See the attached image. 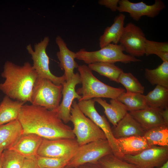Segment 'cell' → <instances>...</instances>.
Returning a JSON list of instances; mask_svg holds the SVG:
<instances>
[{
    "label": "cell",
    "instance_id": "1",
    "mask_svg": "<svg viewBox=\"0 0 168 168\" xmlns=\"http://www.w3.org/2000/svg\"><path fill=\"white\" fill-rule=\"evenodd\" d=\"M23 134L33 133L48 139H75L71 127L59 118L57 110L32 105H24L18 118Z\"/></svg>",
    "mask_w": 168,
    "mask_h": 168
},
{
    "label": "cell",
    "instance_id": "2",
    "mask_svg": "<svg viewBox=\"0 0 168 168\" xmlns=\"http://www.w3.org/2000/svg\"><path fill=\"white\" fill-rule=\"evenodd\" d=\"M1 76L5 80L0 83V91L12 99L25 103L30 102L33 88L38 76L29 62L19 66L7 61Z\"/></svg>",
    "mask_w": 168,
    "mask_h": 168
},
{
    "label": "cell",
    "instance_id": "3",
    "mask_svg": "<svg viewBox=\"0 0 168 168\" xmlns=\"http://www.w3.org/2000/svg\"><path fill=\"white\" fill-rule=\"evenodd\" d=\"M82 86L77 90L81 96L78 101L93 98H106L117 99L125 90L121 87L115 88L100 81L93 75L92 70L86 65H79L77 68Z\"/></svg>",
    "mask_w": 168,
    "mask_h": 168
},
{
    "label": "cell",
    "instance_id": "4",
    "mask_svg": "<svg viewBox=\"0 0 168 168\" xmlns=\"http://www.w3.org/2000/svg\"><path fill=\"white\" fill-rule=\"evenodd\" d=\"M70 121L73 125V132L79 145L100 139H106L101 129L80 110L75 101L72 103Z\"/></svg>",
    "mask_w": 168,
    "mask_h": 168
},
{
    "label": "cell",
    "instance_id": "5",
    "mask_svg": "<svg viewBox=\"0 0 168 168\" xmlns=\"http://www.w3.org/2000/svg\"><path fill=\"white\" fill-rule=\"evenodd\" d=\"M124 47L120 44L111 43L95 51L81 49L76 53V58L88 64L97 62L127 63L141 61L136 57L124 54Z\"/></svg>",
    "mask_w": 168,
    "mask_h": 168
},
{
    "label": "cell",
    "instance_id": "6",
    "mask_svg": "<svg viewBox=\"0 0 168 168\" xmlns=\"http://www.w3.org/2000/svg\"><path fill=\"white\" fill-rule=\"evenodd\" d=\"M63 85H57L50 80L38 77L32 91L31 105L50 110L58 108L62 96Z\"/></svg>",
    "mask_w": 168,
    "mask_h": 168
},
{
    "label": "cell",
    "instance_id": "7",
    "mask_svg": "<svg viewBox=\"0 0 168 168\" xmlns=\"http://www.w3.org/2000/svg\"><path fill=\"white\" fill-rule=\"evenodd\" d=\"M49 40V37L45 36L34 44V50L30 44L27 46L26 49L31 56L32 66L38 77L49 79L55 84L62 85L66 81L65 76H56L51 73L49 69V58L46 51Z\"/></svg>",
    "mask_w": 168,
    "mask_h": 168
},
{
    "label": "cell",
    "instance_id": "8",
    "mask_svg": "<svg viewBox=\"0 0 168 168\" xmlns=\"http://www.w3.org/2000/svg\"><path fill=\"white\" fill-rule=\"evenodd\" d=\"M112 153L107 139L93 141L79 146L66 166L76 168L86 163H96L101 158Z\"/></svg>",
    "mask_w": 168,
    "mask_h": 168
},
{
    "label": "cell",
    "instance_id": "9",
    "mask_svg": "<svg viewBox=\"0 0 168 168\" xmlns=\"http://www.w3.org/2000/svg\"><path fill=\"white\" fill-rule=\"evenodd\" d=\"M79 147L75 138L48 139L43 138L37 155L70 160Z\"/></svg>",
    "mask_w": 168,
    "mask_h": 168
},
{
    "label": "cell",
    "instance_id": "10",
    "mask_svg": "<svg viewBox=\"0 0 168 168\" xmlns=\"http://www.w3.org/2000/svg\"><path fill=\"white\" fill-rule=\"evenodd\" d=\"M95 101L93 99L79 101L77 103L82 112L87 116L103 131L112 150L113 154L122 159L123 156L121 153L114 137L112 128L104 115H100L95 106Z\"/></svg>",
    "mask_w": 168,
    "mask_h": 168
},
{
    "label": "cell",
    "instance_id": "11",
    "mask_svg": "<svg viewBox=\"0 0 168 168\" xmlns=\"http://www.w3.org/2000/svg\"><path fill=\"white\" fill-rule=\"evenodd\" d=\"M121 159L138 168L161 166L168 161V147L152 146L138 155H124Z\"/></svg>",
    "mask_w": 168,
    "mask_h": 168
},
{
    "label": "cell",
    "instance_id": "12",
    "mask_svg": "<svg viewBox=\"0 0 168 168\" xmlns=\"http://www.w3.org/2000/svg\"><path fill=\"white\" fill-rule=\"evenodd\" d=\"M147 39L141 28L129 22L125 26L119 43L124 51L134 57H140L145 54V45Z\"/></svg>",
    "mask_w": 168,
    "mask_h": 168
},
{
    "label": "cell",
    "instance_id": "13",
    "mask_svg": "<svg viewBox=\"0 0 168 168\" xmlns=\"http://www.w3.org/2000/svg\"><path fill=\"white\" fill-rule=\"evenodd\" d=\"M166 7L161 0H155L152 5H148L142 1L134 3L128 0H119L117 11L126 12L134 21H139L143 16L154 18Z\"/></svg>",
    "mask_w": 168,
    "mask_h": 168
},
{
    "label": "cell",
    "instance_id": "14",
    "mask_svg": "<svg viewBox=\"0 0 168 168\" xmlns=\"http://www.w3.org/2000/svg\"><path fill=\"white\" fill-rule=\"evenodd\" d=\"M81 83L79 74L77 72L62 85L63 99L56 110L58 117L65 124L70 121L71 109L74 100L77 99L78 101L81 98L75 89L76 85Z\"/></svg>",
    "mask_w": 168,
    "mask_h": 168
},
{
    "label": "cell",
    "instance_id": "15",
    "mask_svg": "<svg viewBox=\"0 0 168 168\" xmlns=\"http://www.w3.org/2000/svg\"><path fill=\"white\" fill-rule=\"evenodd\" d=\"M43 138L33 133L23 134L7 149L13 150L25 158L37 156Z\"/></svg>",
    "mask_w": 168,
    "mask_h": 168
},
{
    "label": "cell",
    "instance_id": "16",
    "mask_svg": "<svg viewBox=\"0 0 168 168\" xmlns=\"http://www.w3.org/2000/svg\"><path fill=\"white\" fill-rule=\"evenodd\" d=\"M55 42L59 49L56 55L60 62L59 65L64 71L63 75L66 81L74 76V69L77 68L79 66L74 60L76 58V53L68 48L65 42L60 36L58 35L56 37Z\"/></svg>",
    "mask_w": 168,
    "mask_h": 168
},
{
    "label": "cell",
    "instance_id": "17",
    "mask_svg": "<svg viewBox=\"0 0 168 168\" xmlns=\"http://www.w3.org/2000/svg\"><path fill=\"white\" fill-rule=\"evenodd\" d=\"M111 128L113 136L116 139L133 136H143L146 132L128 113L116 126Z\"/></svg>",
    "mask_w": 168,
    "mask_h": 168
},
{
    "label": "cell",
    "instance_id": "18",
    "mask_svg": "<svg viewBox=\"0 0 168 168\" xmlns=\"http://www.w3.org/2000/svg\"><path fill=\"white\" fill-rule=\"evenodd\" d=\"M125 15L120 13L114 18L113 24L107 27L99 39V45L102 48L110 44H117L124 27Z\"/></svg>",
    "mask_w": 168,
    "mask_h": 168
},
{
    "label": "cell",
    "instance_id": "19",
    "mask_svg": "<svg viewBox=\"0 0 168 168\" xmlns=\"http://www.w3.org/2000/svg\"><path fill=\"white\" fill-rule=\"evenodd\" d=\"M159 110L149 108L144 110L129 112L128 113L146 131L164 124Z\"/></svg>",
    "mask_w": 168,
    "mask_h": 168
},
{
    "label": "cell",
    "instance_id": "20",
    "mask_svg": "<svg viewBox=\"0 0 168 168\" xmlns=\"http://www.w3.org/2000/svg\"><path fill=\"white\" fill-rule=\"evenodd\" d=\"M116 139L123 156L125 155H138L151 147L143 136H133Z\"/></svg>",
    "mask_w": 168,
    "mask_h": 168
},
{
    "label": "cell",
    "instance_id": "21",
    "mask_svg": "<svg viewBox=\"0 0 168 168\" xmlns=\"http://www.w3.org/2000/svg\"><path fill=\"white\" fill-rule=\"evenodd\" d=\"M93 100L103 107L105 114L114 127L128 113L125 106L117 99H111L110 104L101 98H94Z\"/></svg>",
    "mask_w": 168,
    "mask_h": 168
},
{
    "label": "cell",
    "instance_id": "22",
    "mask_svg": "<svg viewBox=\"0 0 168 168\" xmlns=\"http://www.w3.org/2000/svg\"><path fill=\"white\" fill-rule=\"evenodd\" d=\"M22 127L18 119L0 125V149H8L23 134Z\"/></svg>",
    "mask_w": 168,
    "mask_h": 168
},
{
    "label": "cell",
    "instance_id": "23",
    "mask_svg": "<svg viewBox=\"0 0 168 168\" xmlns=\"http://www.w3.org/2000/svg\"><path fill=\"white\" fill-rule=\"evenodd\" d=\"M24 104L18 100H14L5 96L0 104V125L18 119Z\"/></svg>",
    "mask_w": 168,
    "mask_h": 168
},
{
    "label": "cell",
    "instance_id": "24",
    "mask_svg": "<svg viewBox=\"0 0 168 168\" xmlns=\"http://www.w3.org/2000/svg\"><path fill=\"white\" fill-rule=\"evenodd\" d=\"M146 103L149 107L158 110L168 107V88L156 85L152 91L145 95Z\"/></svg>",
    "mask_w": 168,
    "mask_h": 168
},
{
    "label": "cell",
    "instance_id": "25",
    "mask_svg": "<svg viewBox=\"0 0 168 168\" xmlns=\"http://www.w3.org/2000/svg\"><path fill=\"white\" fill-rule=\"evenodd\" d=\"M144 75L151 85L168 88V62H163L155 69H145Z\"/></svg>",
    "mask_w": 168,
    "mask_h": 168
},
{
    "label": "cell",
    "instance_id": "26",
    "mask_svg": "<svg viewBox=\"0 0 168 168\" xmlns=\"http://www.w3.org/2000/svg\"><path fill=\"white\" fill-rule=\"evenodd\" d=\"M143 136L150 147H168V125L163 124L151 129Z\"/></svg>",
    "mask_w": 168,
    "mask_h": 168
},
{
    "label": "cell",
    "instance_id": "27",
    "mask_svg": "<svg viewBox=\"0 0 168 168\" xmlns=\"http://www.w3.org/2000/svg\"><path fill=\"white\" fill-rule=\"evenodd\" d=\"M117 99L126 107L129 112L144 110L149 108L147 105L145 95L139 93L125 92Z\"/></svg>",
    "mask_w": 168,
    "mask_h": 168
},
{
    "label": "cell",
    "instance_id": "28",
    "mask_svg": "<svg viewBox=\"0 0 168 168\" xmlns=\"http://www.w3.org/2000/svg\"><path fill=\"white\" fill-rule=\"evenodd\" d=\"M88 66L91 70L117 83L119 76L124 72L114 63L97 62L89 64Z\"/></svg>",
    "mask_w": 168,
    "mask_h": 168
},
{
    "label": "cell",
    "instance_id": "29",
    "mask_svg": "<svg viewBox=\"0 0 168 168\" xmlns=\"http://www.w3.org/2000/svg\"><path fill=\"white\" fill-rule=\"evenodd\" d=\"M145 54L147 56L155 54L163 62H168V43L147 39L145 45Z\"/></svg>",
    "mask_w": 168,
    "mask_h": 168
},
{
    "label": "cell",
    "instance_id": "30",
    "mask_svg": "<svg viewBox=\"0 0 168 168\" xmlns=\"http://www.w3.org/2000/svg\"><path fill=\"white\" fill-rule=\"evenodd\" d=\"M118 82L125 87L126 92L143 94L144 92V87L130 72H122L119 76Z\"/></svg>",
    "mask_w": 168,
    "mask_h": 168
},
{
    "label": "cell",
    "instance_id": "31",
    "mask_svg": "<svg viewBox=\"0 0 168 168\" xmlns=\"http://www.w3.org/2000/svg\"><path fill=\"white\" fill-rule=\"evenodd\" d=\"M25 158L13 150L4 149L1 154L2 168H21Z\"/></svg>",
    "mask_w": 168,
    "mask_h": 168
},
{
    "label": "cell",
    "instance_id": "32",
    "mask_svg": "<svg viewBox=\"0 0 168 168\" xmlns=\"http://www.w3.org/2000/svg\"><path fill=\"white\" fill-rule=\"evenodd\" d=\"M97 162L103 168H138L133 164L118 158L113 153L101 158Z\"/></svg>",
    "mask_w": 168,
    "mask_h": 168
},
{
    "label": "cell",
    "instance_id": "33",
    "mask_svg": "<svg viewBox=\"0 0 168 168\" xmlns=\"http://www.w3.org/2000/svg\"><path fill=\"white\" fill-rule=\"evenodd\" d=\"M40 168H65L70 160L61 158L36 156Z\"/></svg>",
    "mask_w": 168,
    "mask_h": 168
},
{
    "label": "cell",
    "instance_id": "34",
    "mask_svg": "<svg viewBox=\"0 0 168 168\" xmlns=\"http://www.w3.org/2000/svg\"><path fill=\"white\" fill-rule=\"evenodd\" d=\"M119 0H100L98 3L110 9L112 11H117Z\"/></svg>",
    "mask_w": 168,
    "mask_h": 168
},
{
    "label": "cell",
    "instance_id": "35",
    "mask_svg": "<svg viewBox=\"0 0 168 168\" xmlns=\"http://www.w3.org/2000/svg\"><path fill=\"white\" fill-rule=\"evenodd\" d=\"M36 156L25 158L21 168H40Z\"/></svg>",
    "mask_w": 168,
    "mask_h": 168
},
{
    "label": "cell",
    "instance_id": "36",
    "mask_svg": "<svg viewBox=\"0 0 168 168\" xmlns=\"http://www.w3.org/2000/svg\"><path fill=\"white\" fill-rule=\"evenodd\" d=\"M159 111L164 124L168 125V107L163 110H159Z\"/></svg>",
    "mask_w": 168,
    "mask_h": 168
},
{
    "label": "cell",
    "instance_id": "37",
    "mask_svg": "<svg viewBox=\"0 0 168 168\" xmlns=\"http://www.w3.org/2000/svg\"><path fill=\"white\" fill-rule=\"evenodd\" d=\"M92 164V166H83L81 168H103L97 162Z\"/></svg>",
    "mask_w": 168,
    "mask_h": 168
},
{
    "label": "cell",
    "instance_id": "38",
    "mask_svg": "<svg viewBox=\"0 0 168 168\" xmlns=\"http://www.w3.org/2000/svg\"><path fill=\"white\" fill-rule=\"evenodd\" d=\"M4 149L3 148L0 149V168H2L1 161V154L2 153Z\"/></svg>",
    "mask_w": 168,
    "mask_h": 168
},
{
    "label": "cell",
    "instance_id": "39",
    "mask_svg": "<svg viewBox=\"0 0 168 168\" xmlns=\"http://www.w3.org/2000/svg\"><path fill=\"white\" fill-rule=\"evenodd\" d=\"M160 168H168V161L163 164Z\"/></svg>",
    "mask_w": 168,
    "mask_h": 168
},
{
    "label": "cell",
    "instance_id": "40",
    "mask_svg": "<svg viewBox=\"0 0 168 168\" xmlns=\"http://www.w3.org/2000/svg\"><path fill=\"white\" fill-rule=\"evenodd\" d=\"M65 168H72V167H70L66 166Z\"/></svg>",
    "mask_w": 168,
    "mask_h": 168
}]
</instances>
